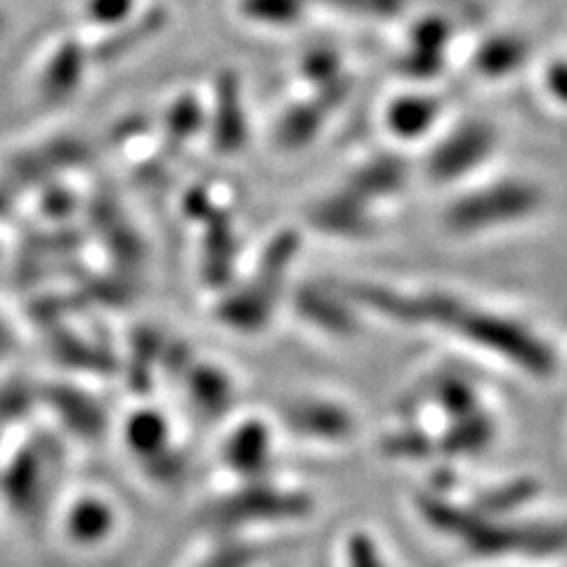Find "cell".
Here are the masks:
<instances>
[{
    "mask_svg": "<svg viewBox=\"0 0 567 567\" xmlns=\"http://www.w3.org/2000/svg\"><path fill=\"white\" fill-rule=\"evenodd\" d=\"M414 327L447 331L473 350L535 381H551L560 369L556 346L539 329L516 315L468 303L450 291L414 293Z\"/></svg>",
    "mask_w": 567,
    "mask_h": 567,
    "instance_id": "1",
    "label": "cell"
},
{
    "mask_svg": "<svg viewBox=\"0 0 567 567\" xmlns=\"http://www.w3.org/2000/svg\"><path fill=\"white\" fill-rule=\"evenodd\" d=\"M416 511L433 532L475 560L542 563L567 558L565 518L489 516L471 502H456L440 492L419 494Z\"/></svg>",
    "mask_w": 567,
    "mask_h": 567,
    "instance_id": "2",
    "label": "cell"
},
{
    "mask_svg": "<svg viewBox=\"0 0 567 567\" xmlns=\"http://www.w3.org/2000/svg\"><path fill=\"white\" fill-rule=\"evenodd\" d=\"M544 206L546 192L539 183L523 175L496 177L450 202L442 213V225L450 235L461 239L489 237L502 229L535 220Z\"/></svg>",
    "mask_w": 567,
    "mask_h": 567,
    "instance_id": "3",
    "label": "cell"
},
{
    "mask_svg": "<svg viewBox=\"0 0 567 567\" xmlns=\"http://www.w3.org/2000/svg\"><path fill=\"white\" fill-rule=\"evenodd\" d=\"M499 150V131L485 118L461 121L425 158V175L437 185H454L487 166Z\"/></svg>",
    "mask_w": 567,
    "mask_h": 567,
    "instance_id": "4",
    "label": "cell"
},
{
    "mask_svg": "<svg viewBox=\"0 0 567 567\" xmlns=\"http://www.w3.org/2000/svg\"><path fill=\"white\" fill-rule=\"evenodd\" d=\"M312 511L308 494L281 492L275 487H248L206 508V523L233 527L260 520H296Z\"/></svg>",
    "mask_w": 567,
    "mask_h": 567,
    "instance_id": "5",
    "label": "cell"
},
{
    "mask_svg": "<svg viewBox=\"0 0 567 567\" xmlns=\"http://www.w3.org/2000/svg\"><path fill=\"white\" fill-rule=\"evenodd\" d=\"M93 150L79 137H58L45 145L12 156L6 173L3 187H33L48 183L52 175L64 168H76L91 162Z\"/></svg>",
    "mask_w": 567,
    "mask_h": 567,
    "instance_id": "6",
    "label": "cell"
},
{
    "mask_svg": "<svg viewBox=\"0 0 567 567\" xmlns=\"http://www.w3.org/2000/svg\"><path fill=\"white\" fill-rule=\"evenodd\" d=\"M310 223L327 235L343 239H367L377 233L369 204L350 189H339L310 208Z\"/></svg>",
    "mask_w": 567,
    "mask_h": 567,
    "instance_id": "7",
    "label": "cell"
},
{
    "mask_svg": "<svg viewBox=\"0 0 567 567\" xmlns=\"http://www.w3.org/2000/svg\"><path fill=\"white\" fill-rule=\"evenodd\" d=\"M48 458L50 452L35 442V445L24 447L10 461L3 475V492L17 516H33V513H39Z\"/></svg>",
    "mask_w": 567,
    "mask_h": 567,
    "instance_id": "8",
    "label": "cell"
},
{
    "mask_svg": "<svg viewBox=\"0 0 567 567\" xmlns=\"http://www.w3.org/2000/svg\"><path fill=\"white\" fill-rule=\"evenodd\" d=\"M281 419L298 435L341 442L354 431L352 414L343 406L324 400H296L281 410Z\"/></svg>",
    "mask_w": 567,
    "mask_h": 567,
    "instance_id": "9",
    "label": "cell"
},
{
    "mask_svg": "<svg viewBox=\"0 0 567 567\" xmlns=\"http://www.w3.org/2000/svg\"><path fill=\"white\" fill-rule=\"evenodd\" d=\"M91 52L79 41H64L50 52L39 74V95L48 104H62L76 95L83 83Z\"/></svg>",
    "mask_w": 567,
    "mask_h": 567,
    "instance_id": "10",
    "label": "cell"
},
{
    "mask_svg": "<svg viewBox=\"0 0 567 567\" xmlns=\"http://www.w3.org/2000/svg\"><path fill=\"white\" fill-rule=\"evenodd\" d=\"M213 145L220 154H235L248 137V123L244 114L241 85L233 71H225L216 83V104H213Z\"/></svg>",
    "mask_w": 567,
    "mask_h": 567,
    "instance_id": "11",
    "label": "cell"
},
{
    "mask_svg": "<svg viewBox=\"0 0 567 567\" xmlns=\"http://www.w3.org/2000/svg\"><path fill=\"white\" fill-rule=\"evenodd\" d=\"M529 52L532 48L523 35L492 33L473 48L471 69L483 81H506L527 64Z\"/></svg>",
    "mask_w": 567,
    "mask_h": 567,
    "instance_id": "12",
    "label": "cell"
},
{
    "mask_svg": "<svg viewBox=\"0 0 567 567\" xmlns=\"http://www.w3.org/2000/svg\"><path fill=\"white\" fill-rule=\"evenodd\" d=\"M496 440H499V421L487 406L473 416L447 423L442 435L435 437L437 454H445L454 461L483 456L496 445Z\"/></svg>",
    "mask_w": 567,
    "mask_h": 567,
    "instance_id": "13",
    "label": "cell"
},
{
    "mask_svg": "<svg viewBox=\"0 0 567 567\" xmlns=\"http://www.w3.org/2000/svg\"><path fill=\"white\" fill-rule=\"evenodd\" d=\"M450 43V27L429 17L412 27L410 45L400 58V71L410 79H433L445 64V48Z\"/></svg>",
    "mask_w": 567,
    "mask_h": 567,
    "instance_id": "14",
    "label": "cell"
},
{
    "mask_svg": "<svg viewBox=\"0 0 567 567\" xmlns=\"http://www.w3.org/2000/svg\"><path fill=\"white\" fill-rule=\"evenodd\" d=\"M442 116V102L425 93L400 95L385 106V128L390 135L414 142L435 131Z\"/></svg>",
    "mask_w": 567,
    "mask_h": 567,
    "instance_id": "15",
    "label": "cell"
},
{
    "mask_svg": "<svg viewBox=\"0 0 567 567\" xmlns=\"http://www.w3.org/2000/svg\"><path fill=\"white\" fill-rule=\"evenodd\" d=\"M206 223V239H204V258L202 272L210 287H225L235 272V256H237V239L233 220L225 210H213Z\"/></svg>",
    "mask_w": 567,
    "mask_h": 567,
    "instance_id": "16",
    "label": "cell"
},
{
    "mask_svg": "<svg viewBox=\"0 0 567 567\" xmlns=\"http://www.w3.org/2000/svg\"><path fill=\"white\" fill-rule=\"evenodd\" d=\"M166 22L168 17L162 8H152L142 14H135L133 20L112 29L110 35H104L102 41L95 43V48L91 50V62L106 64L128 55V52L152 41L158 31H164Z\"/></svg>",
    "mask_w": 567,
    "mask_h": 567,
    "instance_id": "17",
    "label": "cell"
},
{
    "mask_svg": "<svg viewBox=\"0 0 567 567\" xmlns=\"http://www.w3.org/2000/svg\"><path fill=\"white\" fill-rule=\"evenodd\" d=\"M542 496V483L535 475H513L473 496V506L489 516H523Z\"/></svg>",
    "mask_w": 567,
    "mask_h": 567,
    "instance_id": "18",
    "label": "cell"
},
{
    "mask_svg": "<svg viewBox=\"0 0 567 567\" xmlns=\"http://www.w3.org/2000/svg\"><path fill=\"white\" fill-rule=\"evenodd\" d=\"M225 464L246 477H258L270 464V431L260 421H248L225 442Z\"/></svg>",
    "mask_w": 567,
    "mask_h": 567,
    "instance_id": "19",
    "label": "cell"
},
{
    "mask_svg": "<svg viewBox=\"0 0 567 567\" xmlns=\"http://www.w3.org/2000/svg\"><path fill=\"white\" fill-rule=\"evenodd\" d=\"M406 175H410V168H406L402 158L377 156L348 177L346 189L358 194L360 199H364L369 204L374 199L395 197L398 192H402V187L406 183Z\"/></svg>",
    "mask_w": 567,
    "mask_h": 567,
    "instance_id": "20",
    "label": "cell"
},
{
    "mask_svg": "<svg viewBox=\"0 0 567 567\" xmlns=\"http://www.w3.org/2000/svg\"><path fill=\"white\" fill-rule=\"evenodd\" d=\"M43 400L55 410L71 431L83 437H97L104 431V412L102 406L85 395L83 390L69 385H50L45 388Z\"/></svg>",
    "mask_w": 567,
    "mask_h": 567,
    "instance_id": "21",
    "label": "cell"
},
{
    "mask_svg": "<svg viewBox=\"0 0 567 567\" xmlns=\"http://www.w3.org/2000/svg\"><path fill=\"white\" fill-rule=\"evenodd\" d=\"M275 296L260 289L258 284H246V287L229 293L223 303L218 306L220 322L233 327L237 331H260L265 324L270 322L272 308H275Z\"/></svg>",
    "mask_w": 567,
    "mask_h": 567,
    "instance_id": "22",
    "label": "cell"
},
{
    "mask_svg": "<svg viewBox=\"0 0 567 567\" xmlns=\"http://www.w3.org/2000/svg\"><path fill=\"white\" fill-rule=\"evenodd\" d=\"M296 310L310 319V324L324 329L329 333L348 336L358 331V319H354L352 310L343 303L339 296H333L319 287H300L296 291Z\"/></svg>",
    "mask_w": 567,
    "mask_h": 567,
    "instance_id": "23",
    "label": "cell"
},
{
    "mask_svg": "<svg viewBox=\"0 0 567 567\" xmlns=\"http://www.w3.org/2000/svg\"><path fill=\"white\" fill-rule=\"evenodd\" d=\"M192 404L206 419H220L233 404V383L220 369L208 364H192L185 377Z\"/></svg>",
    "mask_w": 567,
    "mask_h": 567,
    "instance_id": "24",
    "label": "cell"
},
{
    "mask_svg": "<svg viewBox=\"0 0 567 567\" xmlns=\"http://www.w3.org/2000/svg\"><path fill=\"white\" fill-rule=\"evenodd\" d=\"M431 398L447 423L473 416L485 410L483 390L464 374H440L431 383Z\"/></svg>",
    "mask_w": 567,
    "mask_h": 567,
    "instance_id": "25",
    "label": "cell"
},
{
    "mask_svg": "<svg viewBox=\"0 0 567 567\" xmlns=\"http://www.w3.org/2000/svg\"><path fill=\"white\" fill-rule=\"evenodd\" d=\"M329 110L317 100L296 102L284 112L275 126V140L281 150H300L322 131Z\"/></svg>",
    "mask_w": 567,
    "mask_h": 567,
    "instance_id": "26",
    "label": "cell"
},
{
    "mask_svg": "<svg viewBox=\"0 0 567 567\" xmlns=\"http://www.w3.org/2000/svg\"><path fill=\"white\" fill-rule=\"evenodd\" d=\"M298 246H300V239H298L293 229L279 233L268 246H265V251L260 254L258 270H256L251 281L277 298L284 279H287L291 262L298 254Z\"/></svg>",
    "mask_w": 567,
    "mask_h": 567,
    "instance_id": "27",
    "label": "cell"
},
{
    "mask_svg": "<svg viewBox=\"0 0 567 567\" xmlns=\"http://www.w3.org/2000/svg\"><path fill=\"white\" fill-rule=\"evenodd\" d=\"M114 511L100 499H83L66 516V535L76 544H100L112 535Z\"/></svg>",
    "mask_w": 567,
    "mask_h": 567,
    "instance_id": "28",
    "label": "cell"
},
{
    "mask_svg": "<svg viewBox=\"0 0 567 567\" xmlns=\"http://www.w3.org/2000/svg\"><path fill=\"white\" fill-rule=\"evenodd\" d=\"M126 442L140 458H154L168 450V423L158 412H137L126 423Z\"/></svg>",
    "mask_w": 567,
    "mask_h": 567,
    "instance_id": "29",
    "label": "cell"
},
{
    "mask_svg": "<svg viewBox=\"0 0 567 567\" xmlns=\"http://www.w3.org/2000/svg\"><path fill=\"white\" fill-rule=\"evenodd\" d=\"M52 354L74 369H87V371H112L116 364L112 360V354L97 348V346H87L79 336L69 333V331H55L50 341Z\"/></svg>",
    "mask_w": 567,
    "mask_h": 567,
    "instance_id": "30",
    "label": "cell"
},
{
    "mask_svg": "<svg viewBox=\"0 0 567 567\" xmlns=\"http://www.w3.org/2000/svg\"><path fill=\"white\" fill-rule=\"evenodd\" d=\"M206 114L202 102L194 95H181L173 100L168 112L164 116V137L171 147H183L187 140L197 135L204 126Z\"/></svg>",
    "mask_w": 567,
    "mask_h": 567,
    "instance_id": "31",
    "label": "cell"
},
{
    "mask_svg": "<svg viewBox=\"0 0 567 567\" xmlns=\"http://www.w3.org/2000/svg\"><path fill=\"white\" fill-rule=\"evenodd\" d=\"M308 6L310 0H239V14L262 27H293L303 20Z\"/></svg>",
    "mask_w": 567,
    "mask_h": 567,
    "instance_id": "32",
    "label": "cell"
},
{
    "mask_svg": "<svg viewBox=\"0 0 567 567\" xmlns=\"http://www.w3.org/2000/svg\"><path fill=\"white\" fill-rule=\"evenodd\" d=\"M300 76H303L315 91H322V87H329L346 79L343 60L339 52L324 45L308 50L303 60H300Z\"/></svg>",
    "mask_w": 567,
    "mask_h": 567,
    "instance_id": "33",
    "label": "cell"
},
{
    "mask_svg": "<svg viewBox=\"0 0 567 567\" xmlns=\"http://www.w3.org/2000/svg\"><path fill=\"white\" fill-rule=\"evenodd\" d=\"M381 450L390 458L423 461L437 454V442L421 429H402L395 433H388L381 442Z\"/></svg>",
    "mask_w": 567,
    "mask_h": 567,
    "instance_id": "34",
    "label": "cell"
},
{
    "mask_svg": "<svg viewBox=\"0 0 567 567\" xmlns=\"http://www.w3.org/2000/svg\"><path fill=\"white\" fill-rule=\"evenodd\" d=\"M162 336L154 329H137L133 336V362H131V385L137 390H147L152 379V364L162 360Z\"/></svg>",
    "mask_w": 567,
    "mask_h": 567,
    "instance_id": "35",
    "label": "cell"
},
{
    "mask_svg": "<svg viewBox=\"0 0 567 567\" xmlns=\"http://www.w3.org/2000/svg\"><path fill=\"white\" fill-rule=\"evenodd\" d=\"M83 12L87 24L116 29L135 17V0H85Z\"/></svg>",
    "mask_w": 567,
    "mask_h": 567,
    "instance_id": "36",
    "label": "cell"
},
{
    "mask_svg": "<svg viewBox=\"0 0 567 567\" xmlns=\"http://www.w3.org/2000/svg\"><path fill=\"white\" fill-rule=\"evenodd\" d=\"M317 3L341 10L346 14L369 17V20H390V17H395L404 10L406 0H317Z\"/></svg>",
    "mask_w": 567,
    "mask_h": 567,
    "instance_id": "37",
    "label": "cell"
},
{
    "mask_svg": "<svg viewBox=\"0 0 567 567\" xmlns=\"http://www.w3.org/2000/svg\"><path fill=\"white\" fill-rule=\"evenodd\" d=\"M106 244H110L112 256L123 262V268H135L145 258V244L140 241L135 229L126 223H118L114 229L106 233Z\"/></svg>",
    "mask_w": 567,
    "mask_h": 567,
    "instance_id": "38",
    "label": "cell"
},
{
    "mask_svg": "<svg viewBox=\"0 0 567 567\" xmlns=\"http://www.w3.org/2000/svg\"><path fill=\"white\" fill-rule=\"evenodd\" d=\"M348 567H390L381 546L367 532H352L346 544Z\"/></svg>",
    "mask_w": 567,
    "mask_h": 567,
    "instance_id": "39",
    "label": "cell"
},
{
    "mask_svg": "<svg viewBox=\"0 0 567 567\" xmlns=\"http://www.w3.org/2000/svg\"><path fill=\"white\" fill-rule=\"evenodd\" d=\"M33 402V390L24 383H10L0 388V423L20 419Z\"/></svg>",
    "mask_w": 567,
    "mask_h": 567,
    "instance_id": "40",
    "label": "cell"
},
{
    "mask_svg": "<svg viewBox=\"0 0 567 567\" xmlns=\"http://www.w3.org/2000/svg\"><path fill=\"white\" fill-rule=\"evenodd\" d=\"M147 473L158 483H177L181 477H185L187 471V461L183 454H177L173 450H166L162 454H156L154 458L145 461Z\"/></svg>",
    "mask_w": 567,
    "mask_h": 567,
    "instance_id": "41",
    "label": "cell"
},
{
    "mask_svg": "<svg viewBox=\"0 0 567 567\" xmlns=\"http://www.w3.org/2000/svg\"><path fill=\"white\" fill-rule=\"evenodd\" d=\"M256 558V548L251 544H241L233 542L216 548L204 563L202 567H248Z\"/></svg>",
    "mask_w": 567,
    "mask_h": 567,
    "instance_id": "42",
    "label": "cell"
},
{
    "mask_svg": "<svg viewBox=\"0 0 567 567\" xmlns=\"http://www.w3.org/2000/svg\"><path fill=\"white\" fill-rule=\"evenodd\" d=\"M542 85L546 97H551L558 106L567 110V60L548 62L542 76Z\"/></svg>",
    "mask_w": 567,
    "mask_h": 567,
    "instance_id": "43",
    "label": "cell"
},
{
    "mask_svg": "<svg viewBox=\"0 0 567 567\" xmlns=\"http://www.w3.org/2000/svg\"><path fill=\"white\" fill-rule=\"evenodd\" d=\"M158 364H162L166 374H171L173 379H185L187 371L192 369L189 346H185L183 341H173V343L164 346L162 360H158Z\"/></svg>",
    "mask_w": 567,
    "mask_h": 567,
    "instance_id": "44",
    "label": "cell"
},
{
    "mask_svg": "<svg viewBox=\"0 0 567 567\" xmlns=\"http://www.w3.org/2000/svg\"><path fill=\"white\" fill-rule=\"evenodd\" d=\"M74 208H76V199L69 189H64V187L45 189V194H43V213H45V216L62 220V218H69L71 213H74Z\"/></svg>",
    "mask_w": 567,
    "mask_h": 567,
    "instance_id": "45",
    "label": "cell"
},
{
    "mask_svg": "<svg viewBox=\"0 0 567 567\" xmlns=\"http://www.w3.org/2000/svg\"><path fill=\"white\" fill-rule=\"evenodd\" d=\"M185 213L187 216H192V218H197V220H206L213 210V204H210V197L206 194V189H202V187H194V189H189L187 192V197H185Z\"/></svg>",
    "mask_w": 567,
    "mask_h": 567,
    "instance_id": "46",
    "label": "cell"
},
{
    "mask_svg": "<svg viewBox=\"0 0 567 567\" xmlns=\"http://www.w3.org/2000/svg\"><path fill=\"white\" fill-rule=\"evenodd\" d=\"M12 210V197H10V189L0 185V218H8Z\"/></svg>",
    "mask_w": 567,
    "mask_h": 567,
    "instance_id": "47",
    "label": "cell"
},
{
    "mask_svg": "<svg viewBox=\"0 0 567 567\" xmlns=\"http://www.w3.org/2000/svg\"><path fill=\"white\" fill-rule=\"evenodd\" d=\"M10 343H12V339H10V331L0 324V354H3L8 348H10Z\"/></svg>",
    "mask_w": 567,
    "mask_h": 567,
    "instance_id": "48",
    "label": "cell"
},
{
    "mask_svg": "<svg viewBox=\"0 0 567 567\" xmlns=\"http://www.w3.org/2000/svg\"><path fill=\"white\" fill-rule=\"evenodd\" d=\"M0 33H3V17H0Z\"/></svg>",
    "mask_w": 567,
    "mask_h": 567,
    "instance_id": "49",
    "label": "cell"
},
{
    "mask_svg": "<svg viewBox=\"0 0 567 567\" xmlns=\"http://www.w3.org/2000/svg\"><path fill=\"white\" fill-rule=\"evenodd\" d=\"M560 567H567V563H565V565H560Z\"/></svg>",
    "mask_w": 567,
    "mask_h": 567,
    "instance_id": "50",
    "label": "cell"
}]
</instances>
